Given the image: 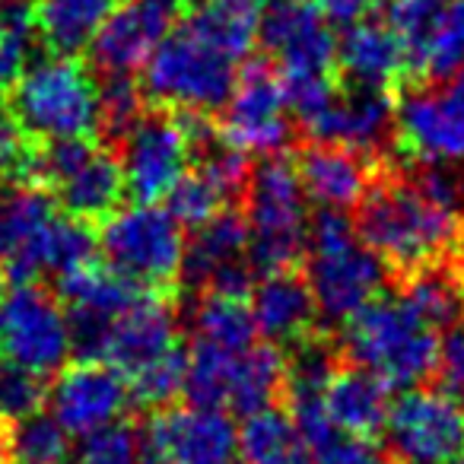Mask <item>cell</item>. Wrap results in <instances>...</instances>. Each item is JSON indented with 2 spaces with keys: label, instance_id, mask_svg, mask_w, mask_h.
I'll list each match as a JSON object with an SVG mask.
<instances>
[{
  "label": "cell",
  "instance_id": "obj_1",
  "mask_svg": "<svg viewBox=\"0 0 464 464\" xmlns=\"http://www.w3.org/2000/svg\"><path fill=\"white\" fill-rule=\"evenodd\" d=\"M356 210V236L398 277L451 265L464 255L461 213L432 200L417 179L382 169Z\"/></svg>",
  "mask_w": 464,
  "mask_h": 464
},
{
  "label": "cell",
  "instance_id": "obj_2",
  "mask_svg": "<svg viewBox=\"0 0 464 464\" xmlns=\"http://www.w3.org/2000/svg\"><path fill=\"white\" fill-rule=\"evenodd\" d=\"M341 350L353 366L369 369L388 388H417L436 375L439 328L398 296H375L343 322Z\"/></svg>",
  "mask_w": 464,
  "mask_h": 464
},
{
  "label": "cell",
  "instance_id": "obj_3",
  "mask_svg": "<svg viewBox=\"0 0 464 464\" xmlns=\"http://www.w3.org/2000/svg\"><path fill=\"white\" fill-rule=\"evenodd\" d=\"M303 265L318 315L341 324L379 296L388 277L379 255L356 236L347 210L331 207H322L309 219V248Z\"/></svg>",
  "mask_w": 464,
  "mask_h": 464
},
{
  "label": "cell",
  "instance_id": "obj_4",
  "mask_svg": "<svg viewBox=\"0 0 464 464\" xmlns=\"http://www.w3.org/2000/svg\"><path fill=\"white\" fill-rule=\"evenodd\" d=\"M248 265L252 271H296L309 248L305 191L290 153H271L252 166L246 185Z\"/></svg>",
  "mask_w": 464,
  "mask_h": 464
},
{
  "label": "cell",
  "instance_id": "obj_5",
  "mask_svg": "<svg viewBox=\"0 0 464 464\" xmlns=\"http://www.w3.org/2000/svg\"><path fill=\"white\" fill-rule=\"evenodd\" d=\"M0 102L29 140L99 134V83L80 58H48L26 67Z\"/></svg>",
  "mask_w": 464,
  "mask_h": 464
},
{
  "label": "cell",
  "instance_id": "obj_6",
  "mask_svg": "<svg viewBox=\"0 0 464 464\" xmlns=\"http://www.w3.org/2000/svg\"><path fill=\"white\" fill-rule=\"evenodd\" d=\"M99 248L111 267L137 286L175 296L185 258V226L160 204L118 207L99 229Z\"/></svg>",
  "mask_w": 464,
  "mask_h": 464
},
{
  "label": "cell",
  "instance_id": "obj_7",
  "mask_svg": "<svg viewBox=\"0 0 464 464\" xmlns=\"http://www.w3.org/2000/svg\"><path fill=\"white\" fill-rule=\"evenodd\" d=\"M236 83V61L219 54L191 29L169 33L143 61V96L169 111L217 115Z\"/></svg>",
  "mask_w": 464,
  "mask_h": 464
},
{
  "label": "cell",
  "instance_id": "obj_8",
  "mask_svg": "<svg viewBox=\"0 0 464 464\" xmlns=\"http://www.w3.org/2000/svg\"><path fill=\"white\" fill-rule=\"evenodd\" d=\"M217 134L246 156H271L290 143V105L277 67L267 58H255L236 73L226 99Z\"/></svg>",
  "mask_w": 464,
  "mask_h": 464
},
{
  "label": "cell",
  "instance_id": "obj_9",
  "mask_svg": "<svg viewBox=\"0 0 464 464\" xmlns=\"http://www.w3.org/2000/svg\"><path fill=\"white\" fill-rule=\"evenodd\" d=\"M124 191L134 204H160L191 166V140L179 111L153 105L118 140Z\"/></svg>",
  "mask_w": 464,
  "mask_h": 464
},
{
  "label": "cell",
  "instance_id": "obj_10",
  "mask_svg": "<svg viewBox=\"0 0 464 464\" xmlns=\"http://www.w3.org/2000/svg\"><path fill=\"white\" fill-rule=\"evenodd\" d=\"M0 353L33 372H58L71 356L61 299L39 284L14 286L0 303Z\"/></svg>",
  "mask_w": 464,
  "mask_h": 464
},
{
  "label": "cell",
  "instance_id": "obj_11",
  "mask_svg": "<svg viewBox=\"0 0 464 464\" xmlns=\"http://www.w3.org/2000/svg\"><path fill=\"white\" fill-rule=\"evenodd\" d=\"M382 430L401 464H449L464 445V404L449 392L404 388Z\"/></svg>",
  "mask_w": 464,
  "mask_h": 464
},
{
  "label": "cell",
  "instance_id": "obj_12",
  "mask_svg": "<svg viewBox=\"0 0 464 464\" xmlns=\"http://www.w3.org/2000/svg\"><path fill=\"white\" fill-rule=\"evenodd\" d=\"M258 42L277 58L280 77L337 73V39L315 0H265Z\"/></svg>",
  "mask_w": 464,
  "mask_h": 464
},
{
  "label": "cell",
  "instance_id": "obj_13",
  "mask_svg": "<svg viewBox=\"0 0 464 464\" xmlns=\"http://www.w3.org/2000/svg\"><path fill=\"white\" fill-rule=\"evenodd\" d=\"M188 4L191 0H121L90 45L96 71L130 73L143 67L153 48L188 14Z\"/></svg>",
  "mask_w": 464,
  "mask_h": 464
},
{
  "label": "cell",
  "instance_id": "obj_14",
  "mask_svg": "<svg viewBox=\"0 0 464 464\" xmlns=\"http://www.w3.org/2000/svg\"><path fill=\"white\" fill-rule=\"evenodd\" d=\"M236 423L219 407L169 404L153 411L147 439L169 464H229L236 455Z\"/></svg>",
  "mask_w": 464,
  "mask_h": 464
},
{
  "label": "cell",
  "instance_id": "obj_15",
  "mask_svg": "<svg viewBox=\"0 0 464 464\" xmlns=\"http://www.w3.org/2000/svg\"><path fill=\"white\" fill-rule=\"evenodd\" d=\"M52 417L71 436H86L92 430L115 423L130 404L128 382L109 362L77 360L58 369V379L48 388Z\"/></svg>",
  "mask_w": 464,
  "mask_h": 464
},
{
  "label": "cell",
  "instance_id": "obj_16",
  "mask_svg": "<svg viewBox=\"0 0 464 464\" xmlns=\"http://www.w3.org/2000/svg\"><path fill=\"white\" fill-rule=\"evenodd\" d=\"M398 150L420 166L464 160V111L445 92L411 90L394 105Z\"/></svg>",
  "mask_w": 464,
  "mask_h": 464
},
{
  "label": "cell",
  "instance_id": "obj_17",
  "mask_svg": "<svg viewBox=\"0 0 464 464\" xmlns=\"http://www.w3.org/2000/svg\"><path fill=\"white\" fill-rule=\"evenodd\" d=\"M58 213L52 191L4 185L0 191V271L7 286L35 284L42 274V232Z\"/></svg>",
  "mask_w": 464,
  "mask_h": 464
},
{
  "label": "cell",
  "instance_id": "obj_18",
  "mask_svg": "<svg viewBox=\"0 0 464 464\" xmlns=\"http://www.w3.org/2000/svg\"><path fill=\"white\" fill-rule=\"evenodd\" d=\"M179 347V322H175V296L143 293L130 309L111 322L109 341L102 350V362L130 379L150 366L153 360L166 356Z\"/></svg>",
  "mask_w": 464,
  "mask_h": 464
},
{
  "label": "cell",
  "instance_id": "obj_19",
  "mask_svg": "<svg viewBox=\"0 0 464 464\" xmlns=\"http://www.w3.org/2000/svg\"><path fill=\"white\" fill-rule=\"evenodd\" d=\"M394 92L366 90V86L341 83L328 105L318 111L312 121L303 124V130L312 140L341 143L356 153H372L385 143L394 121Z\"/></svg>",
  "mask_w": 464,
  "mask_h": 464
},
{
  "label": "cell",
  "instance_id": "obj_20",
  "mask_svg": "<svg viewBox=\"0 0 464 464\" xmlns=\"http://www.w3.org/2000/svg\"><path fill=\"white\" fill-rule=\"evenodd\" d=\"M337 80L366 90L398 92L407 80L404 42L388 29L385 20H356L341 35L334 52Z\"/></svg>",
  "mask_w": 464,
  "mask_h": 464
},
{
  "label": "cell",
  "instance_id": "obj_21",
  "mask_svg": "<svg viewBox=\"0 0 464 464\" xmlns=\"http://www.w3.org/2000/svg\"><path fill=\"white\" fill-rule=\"evenodd\" d=\"M255 328L274 347H296L318 334V305L312 296L305 274L277 271L265 274L248 293Z\"/></svg>",
  "mask_w": 464,
  "mask_h": 464
},
{
  "label": "cell",
  "instance_id": "obj_22",
  "mask_svg": "<svg viewBox=\"0 0 464 464\" xmlns=\"http://www.w3.org/2000/svg\"><path fill=\"white\" fill-rule=\"evenodd\" d=\"M293 160H296L305 198L315 200L318 207H331V210H353L379 172L366 153H356L341 143L312 140Z\"/></svg>",
  "mask_w": 464,
  "mask_h": 464
},
{
  "label": "cell",
  "instance_id": "obj_23",
  "mask_svg": "<svg viewBox=\"0 0 464 464\" xmlns=\"http://www.w3.org/2000/svg\"><path fill=\"white\" fill-rule=\"evenodd\" d=\"M124 175L118 153L105 147H92V153L80 162L77 169L64 175L58 185L52 188V198L61 213H71L86 223H102L121 207L124 200Z\"/></svg>",
  "mask_w": 464,
  "mask_h": 464
},
{
  "label": "cell",
  "instance_id": "obj_24",
  "mask_svg": "<svg viewBox=\"0 0 464 464\" xmlns=\"http://www.w3.org/2000/svg\"><path fill=\"white\" fill-rule=\"evenodd\" d=\"M121 0H29L33 35L52 58H80Z\"/></svg>",
  "mask_w": 464,
  "mask_h": 464
},
{
  "label": "cell",
  "instance_id": "obj_25",
  "mask_svg": "<svg viewBox=\"0 0 464 464\" xmlns=\"http://www.w3.org/2000/svg\"><path fill=\"white\" fill-rule=\"evenodd\" d=\"M388 392L392 388L379 375L350 362V366H337L331 372L322 392V404L334 426L347 432H360V436H375L385 426L388 407H392Z\"/></svg>",
  "mask_w": 464,
  "mask_h": 464
},
{
  "label": "cell",
  "instance_id": "obj_26",
  "mask_svg": "<svg viewBox=\"0 0 464 464\" xmlns=\"http://www.w3.org/2000/svg\"><path fill=\"white\" fill-rule=\"evenodd\" d=\"M239 261H248V223L246 213L226 207L207 223L194 226L191 242H185L181 280L194 290H204L213 274Z\"/></svg>",
  "mask_w": 464,
  "mask_h": 464
},
{
  "label": "cell",
  "instance_id": "obj_27",
  "mask_svg": "<svg viewBox=\"0 0 464 464\" xmlns=\"http://www.w3.org/2000/svg\"><path fill=\"white\" fill-rule=\"evenodd\" d=\"M265 0H191L188 4V29L229 61L252 54L258 42Z\"/></svg>",
  "mask_w": 464,
  "mask_h": 464
},
{
  "label": "cell",
  "instance_id": "obj_28",
  "mask_svg": "<svg viewBox=\"0 0 464 464\" xmlns=\"http://www.w3.org/2000/svg\"><path fill=\"white\" fill-rule=\"evenodd\" d=\"M143 286H137L130 277H124L109 261H90L71 274L58 277V299L64 309H86L105 318H118L124 309L143 296Z\"/></svg>",
  "mask_w": 464,
  "mask_h": 464
},
{
  "label": "cell",
  "instance_id": "obj_29",
  "mask_svg": "<svg viewBox=\"0 0 464 464\" xmlns=\"http://www.w3.org/2000/svg\"><path fill=\"white\" fill-rule=\"evenodd\" d=\"M236 451H242L246 464H312L303 432L280 407L248 413L236 432Z\"/></svg>",
  "mask_w": 464,
  "mask_h": 464
},
{
  "label": "cell",
  "instance_id": "obj_30",
  "mask_svg": "<svg viewBox=\"0 0 464 464\" xmlns=\"http://www.w3.org/2000/svg\"><path fill=\"white\" fill-rule=\"evenodd\" d=\"M280 388H284V350L267 341L252 343L236 356L226 407L239 417H248L277 404Z\"/></svg>",
  "mask_w": 464,
  "mask_h": 464
},
{
  "label": "cell",
  "instance_id": "obj_31",
  "mask_svg": "<svg viewBox=\"0 0 464 464\" xmlns=\"http://www.w3.org/2000/svg\"><path fill=\"white\" fill-rule=\"evenodd\" d=\"M464 64V0H449L432 23L423 48L407 64V83H439Z\"/></svg>",
  "mask_w": 464,
  "mask_h": 464
},
{
  "label": "cell",
  "instance_id": "obj_32",
  "mask_svg": "<svg viewBox=\"0 0 464 464\" xmlns=\"http://www.w3.org/2000/svg\"><path fill=\"white\" fill-rule=\"evenodd\" d=\"M194 337L242 353L258 343V328L248 296H223V293H200L194 309Z\"/></svg>",
  "mask_w": 464,
  "mask_h": 464
},
{
  "label": "cell",
  "instance_id": "obj_33",
  "mask_svg": "<svg viewBox=\"0 0 464 464\" xmlns=\"http://www.w3.org/2000/svg\"><path fill=\"white\" fill-rule=\"evenodd\" d=\"M236 356L239 353L194 337L191 350L185 353V385H181V394L188 398V404L219 407L223 411Z\"/></svg>",
  "mask_w": 464,
  "mask_h": 464
},
{
  "label": "cell",
  "instance_id": "obj_34",
  "mask_svg": "<svg viewBox=\"0 0 464 464\" xmlns=\"http://www.w3.org/2000/svg\"><path fill=\"white\" fill-rule=\"evenodd\" d=\"M99 232L92 223L77 219L71 213H54L52 223L42 232V274H71L77 267L96 261Z\"/></svg>",
  "mask_w": 464,
  "mask_h": 464
},
{
  "label": "cell",
  "instance_id": "obj_35",
  "mask_svg": "<svg viewBox=\"0 0 464 464\" xmlns=\"http://www.w3.org/2000/svg\"><path fill=\"white\" fill-rule=\"evenodd\" d=\"M7 455L10 464H71V432L52 413L39 411L20 423H10Z\"/></svg>",
  "mask_w": 464,
  "mask_h": 464
},
{
  "label": "cell",
  "instance_id": "obj_36",
  "mask_svg": "<svg viewBox=\"0 0 464 464\" xmlns=\"http://www.w3.org/2000/svg\"><path fill=\"white\" fill-rule=\"evenodd\" d=\"M169 207L166 210L179 219L181 226H200L207 223L210 217H217L219 210L232 204V191L217 179L213 172H207L204 166H188L181 172V179L172 185V191L166 194Z\"/></svg>",
  "mask_w": 464,
  "mask_h": 464
},
{
  "label": "cell",
  "instance_id": "obj_37",
  "mask_svg": "<svg viewBox=\"0 0 464 464\" xmlns=\"http://www.w3.org/2000/svg\"><path fill=\"white\" fill-rule=\"evenodd\" d=\"M33 54L29 0H0V99L20 80Z\"/></svg>",
  "mask_w": 464,
  "mask_h": 464
},
{
  "label": "cell",
  "instance_id": "obj_38",
  "mask_svg": "<svg viewBox=\"0 0 464 464\" xmlns=\"http://www.w3.org/2000/svg\"><path fill=\"white\" fill-rule=\"evenodd\" d=\"M143 111H147V96L140 80H134L130 73H105V80L99 83V130L105 134V140H121Z\"/></svg>",
  "mask_w": 464,
  "mask_h": 464
},
{
  "label": "cell",
  "instance_id": "obj_39",
  "mask_svg": "<svg viewBox=\"0 0 464 464\" xmlns=\"http://www.w3.org/2000/svg\"><path fill=\"white\" fill-rule=\"evenodd\" d=\"M124 382H128L134 404L150 407V411L169 407L181 394V385H185V350H181V343Z\"/></svg>",
  "mask_w": 464,
  "mask_h": 464
},
{
  "label": "cell",
  "instance_id": "obj_40",
  "mask_svg": "<svg viewBox=\"0 0 464 464\" xmlns=\"http://www.w3.org/2000/svg\"><path fill=\"white\" fill-rule=\"evenodd\" d=\"M48 375L33 372L20 362L0 360V420L20 423L48 404Z\"/></svg>",
  "mask_w": 464,
  "mask_h": 464
},
{
  "label": "cell",
  "instance_id": "obj_41",
  "mask_svg": "<svg viewBox=\"0 0 464 464\" xmlns=\"http://www.w3.org/2000/svg\"><path fill=\"white\" fill-rule=\"evenodd\" d=\"M140 455V432L130 423H109L80 436L71 464H137Z\"/></svg>",
  "mask_w": 464,
  "mask_h": 464
},
{
  "label": "cell",
  "instance_id": "obj_42",
  "mask_svg": "<svg viewBox=\"0 0 464 464\" xmlns=\"http://www.w3.org/2000/svg\"><path fill=\"white\" fill-rule=\"evenodd\" d=\"M449 0H385V23L401 42H404L407 64L423 48L432 23L439 20Z\"/></svg>",
  "mask_w": 464,
  "mask_h": 464
},
{
  "label": "cell",
  "instance_id": "obj_43",
  "mask_svg": "<svg viewBox=\"0 0 464 464\" xmlns=\"http://www.w3.org/2000/svg\"><path fill=\"white\" fill-rule=\"evenodd\" d=\"M33 140L20 130L7 105L0 102V185H23Z\"/></svg>",
  "mask_w": 464,
  "mask_h": 464
},
{
  "label": "cell",
  "instance_id": "obj_44",
  "mask_svg": "<svg viewBox=\"0 0 464 464\" xmlns=\"http://www.w3.org/2000/svg\"><path fill=\"white\" fill-rule=\"evenodd\" d=\"M442 392L464 404V318L449 324V334L439 337V362H436Z\"/></svg>",
  "mask_w": 464,
  "mask_h": 464
},
{
  "label": "cell",
  "instance_id": "obj_45",
  "mask_svg": "<svg viewBox=\"0 0 464 464\" xmlns=\"http://www.w3.org/2000/svg\"><path fill=\"white\" fill-rule=\"evenodd\" d=\"M375 4H379V0H315V7L322 10L324 20L343 23V26H350V23L369 16Z\"/></svg>",
  "mask_w": 464,
  "mask_h": 464
},
{
  "label": "cell",
  "instance_id": "obj_46",
  "mask_svg": "<svg viewBox=\"0 0 464 464\" xmlns=\"http://www.w3.org/2000/svg\"><path fill=\"white\" fill-rule=\"evenodd\" d=\"M451 83H449V92H445V96H449L451 99V102H455L458 105V109H461L464 111V64L461 67H458V71L455 73H451Z\"/></svg>",
  "mask_w": 464,
  "mask_h": 464
},
{
  "label": "cell",
  "instance_id": "obj_47",
  "mask_svg": "<svg viewBox=\"0 0 464 464\" xmlns=\"http://www.w3.org/2000/svg\"><path fill=\"white\" fill-rule=\"evenodd\" d=\"M7 432H10V423L0 420V464H10V455H7Z\"/></svg>",
  "mask_w": 464,
  "mask_h": 464
},
{
  "label": "cell",
  "instance_id": "obj_48",
  "mask_svg": "<svg viewBox=\"0 0 464 464\" xmlns=\"http://www.w3.org/2000/svg\"><path fill=\"white\" fill-rule=\"evenodd\" d=\"M449 464H464V445H461V449H458V455L455 458H451V461Z\"/></svg>",
  "mask_w": 464,
  "mask_h": 464
},
{
  "label": "cell",
  "instance_id": "obj_49",
  "mask_svg": "<svg viewBox=\"0 0 464 464\" xmlns=\"http://www.w3.org/2000/svg\"><path fill=\"white\" fill-rule=\"evenodd\" d=\"M7 293V277H4V271H0V296Z\"/></svg>",
  "mask_w": 464,
  "mask_h": 464
},
{
  "label": "cell",
  "instance_id": "obj_50",
  "mask_svg": "<svg viewBox=\"0 0 464 464\" xmlns=\"http://www.w3.org/2000/svg\"><path fill=\"white\" fill-rule=\"evenodd\" d=\"M229 464H232V461H229Z\"/></svg>",
  "mask_w": 464,
  "mask_h": 464
}]
</instances>
